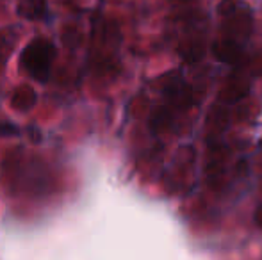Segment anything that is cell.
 Listing matches in <instances>:
<instances>
[{
  "instance_id": "6da1fadb",
  "label": "cell",
  "mask_w": 262,
  "mask_h": 260,
  "mask_svg": "<svg viewBox=\"0 0 262 260\" xmlns=\"http://www.w3.org/2000/svg\"><path fill=\"white\" fill-rule=\"evenodd\" d=\"M55 57V46L49 39L38 38L31 41L25 46L24 54H21V68L34 77L36 80H47L49 79L50 66L54 63Z\"/></svg>"
},
{
  "instance_id": "7a4b0ae2",
  "label": "cell",
  "mask_w": 262,
  "mask_h": 260,
  "mask_svg": "<svg viewBox=\"0 0 262 260\" xmlns=\"http://www.w3.org/2000/svg\"><path fill=\"white\" fill-rule=\"evenodd\" d=\"M223 20H225V27H227L230 38H234V36L246 38L250 29H252V16H250V11L243 6V2H239V6L235 7L232 13L223 16Z\"/></svg>"
},
{
  "instance_id": "3957f363",
  "label": "cell",
  "mask_w": 262,
  "mask_h": 260,
  "mask_svg": "<svg viewBox=\"0 0 262 260\" xmlns=\"http://www.w3.org/2000/svg\"><path fill=\"white\" fill-rule=\"evenodd\" d=\"M164 94L175 109H182L184 111V109L191 107V104H193V89H191V86H187L186 82H182L179 79H169L166 82Z\"/></svg>"
},
{
  "instance_id": "277c9868",
  "label": "cell",
  "mask_w": 262,
  "mask_h": 260,
  "mask_svg": "<svg viewBox=\"0 0 262 260\" xmlns=\"http://www.w3.org/2000/svg\"><path fill=\"white\" fill-rule=\"evenodd\" d=\"M212 56L217 61L227 64H234L243 56V49L234 38H220L212 43Z\"/></svg>"
},
{
  "instance_id": "5b68a950",
  "label": "cell",
  "mask_w": 262,
  "mask_h": 260,
  "mask_svg": "<svg viewBox=\"0 0 262 260\" xmlns=\"http://www.w3.org/2000/svg\"><path fill=\"white\" fill-rule=\"evenodd\" d=\"M250 93V82L245 77H234L227 82V86L221 89L220 100L223 104H237L243 98H246Z\"/></svg>"
},
{
  "instance_id": "8992f818",
  "label": "cell",
  "mask_w": 262,
  "mask_h": 260,
  "mask_svg": "<svg viewBox=\"0 0 262 260\" xmlns=\"http://www.w3.org/2000/svg\"><path fill=\"white\" fill-rule=\"evenodd\" d=\"M34 104H36V93L31 86H20L13 93V97H11V105L16 111L25 112L34 107Z\"/></svg>"
},
{
  "instance_id": "52a82bcc",
  "label": "cell",
  "mask_w": 262,
  "mask_h": 260,
  "mask_svg": "<svg viewBox=\"0 0 262 260\" xmlns=\"http://www.w3.org/2000/svg\"><path fill=\"white\" fill-rule=\"evenodd\" d=\"M47 11V0H20L18 14L25 20H39Z\"/></svg>"
},
{
  "instance_id": "ba28073f",
  "label": "cell",
  "mask_w": 262,
  "mask_h": 260,
  "mask_svg": "<svg viewBox=\"0 0 262 260\" xmlns=\"http://www.w3.org/2000/svg\"><path fill=\"white\" fill-rule=\"evenodd\" d=\"M180 56L187 61V63H196L205 56V43L202 39L189 38L182 46L179 49Z\"/></svg>"
},
{
  "instance_id": "9c48e42d",
  "label": "cell",
  "mask_w": 262,
  "mask_h": 260,
  "mask_svg": "<svg viewBox=\"0 0 262 260\" xmlns=\"http://www.w3.org/2000/svg\"><path fill=\"white\" fill-rule=\"evenodd\" d=\"M227 123H228V114L223 107L216 105V107L210 111L209 118H207V129L210 134H220L227 129Z\"/></svg>"
},
{
  "instance_id": "30bf717a",
  "label": "cell",
  "mask_w": 262,
  "mask_h": 260,
  "mask_svg": "<svg viewBox=\"0 0 262 260\" xmlns=\"http://www.w3.org/2000/svg\"><path fill=\"white\" fill-rule=\"evenodd\" d=\"M171 122H173L171 111L162 107V109H159V111H156V114L152 116L150 127H152L156 132H162V130H168L169 127H171Z\"/></svg>"
},
{
  "instance_id": "8fae6325",
  "label": "cell",
  "mask_w": 262,
  "mask_h": 260,
  "mask_svg": "<svg viewBox=\"0 0 262 260\" xmlns=\"http://www.w3.org/2000/svg\"><path fill=\"white\" fill-rule=\"evenodd\" d=\"M255 223H257V226L262 228V207L257 208V212H255Z\"/></svg>"
}]
</instances>
